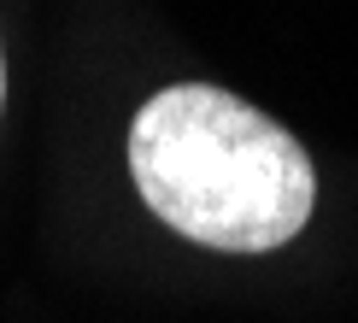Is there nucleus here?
<instances>
[{"instance_id":"f03ea898","label":"nucleus","mask_w":358,"mask_h":323,"mask_svg":"<svg viewBox=\"0 0 358 323\" xmlns=\"http://www.w3.org/2000/svg\"><path fill=\"white\" fill-rule=\"evenodd\" d=\"M0 94H6V59H0Z\"/></svg>"},{"instance_id":"f257e3e1","label":"nucleus","mask_w":358,"mask_h":323,"mask_svg":"<svg viewBox=\"0 0 358 323\" xmlns=\"http://www.w3.org/2000/svg\"><path fill=\"white\" fill-rule=\"evenodd\" d=\"M129 176L159 224L217 253H271L311 217L306 147L212 82L159 88L129 124Z\"/></svg>"}]
</instances>
